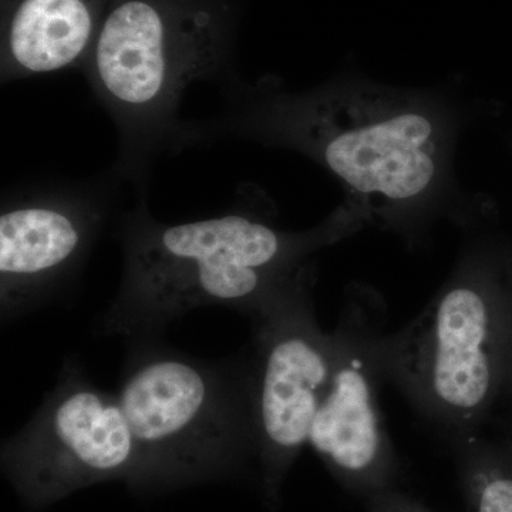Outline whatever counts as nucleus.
Wrapping results in <instances>:
<instances>
[{
  "label": "nucleus",
  "mask_w": 512,
  "mask_h": 512,
  "mask_svg": "<svg viewBox=\"0 0 512 512\" xmlns=\"http://www.w3.org/2000/svg\"><path fill=\"white\" fill-rule=\"evenodd\" d=\"M156 0H120L103 20L86 79L120 133L119 173L143 185L151 160L185 147V90L220 79L222 53L205 10L168 12Z\"/></svg>",
  "instance_id": "f257e3e1"
},
{
  "label": "nucleus",
  "mask_w": 512,
  "mask_h": 512,
  "mask_svg": "<svg viewBox=\"0 0 512 512\" xmlns=\"http://www.w3.org/2000/svg\"><path fill=\"white\" fill-rule=\"evenodd\" d=\"M143 204L124 220L123 285L111 328H150L207 305L255 313L286 291L272 286L288 251L274 228L237 212L161 224Z\"/></svg>",
  "instance_id": "f03ea898"
},
{
  "label": "nucleus",
  "mask_w": 512,
  "mask_h": 512,
  "mask_svg": "<svg viewBox=\"0 0 512 512\" xmlns=\"http://www.w3.org/2000/svg\"><path fill=\"white\" fill-rule=\"evenodd\" d=\"M151 487L201 480L234 466L254 447L251 410L210 367L174 353L138 360L117 396Z\"/></svg>",
  "instance_id": "7ed1b4c3"
},
{
  "label": "nucleus",
  "mask_w": 512,
  "mask_h": 512,
  "mask_svg": "<svg viewBox=\"0 0 512 512\" xmlns=\"http://www.w3.org/2000/svg\"><path fill=\"white\" fill-rule=\"evenodd\" d=\"M494 318L474 286L446 292L396 333L379 355L390 380L451 444L473 436L494 389Z\"/></svg>",
  "instance_id": "20e7f679"
},
{
  "label": "nucleus",
  "mask_w": 512,
  "mask_h": 512,
  "mask_svg": "<svg viewBox=\"0 0 512 512\" xmlns=\"http://www.w3.org/2000/svg\"><path fill=\"white\" fill-rule=\"evenodd\" d=\"M255 316L256 363L249 384L254 448L266 501L278 505L328 390L335 336L320 329L301 285L265 303Z\"/></svg>",
  "instance_id": "39448f33"
},
{
  "label": "nucleus",
  "mask_w": 512,
  "mask_h": 512,
  "mask_svg": "<svg viewBox=\"0 0 512 512\" xmlns=\"http://www.w3.org/2000/svg\"><path fill=\"white\" fill-rule=\"evenodd\" d=\"M3 464L33 507L103 481L151 487L146 460L119 399L79 376L66 377L32 423L6 444Z\"/></svg>",
  "instance_id": "423d86ee"
},
{
  "label": "nucleus",
  "mask_w": 512,
  "mask_h": 512,
  "mask_svg": "<svg viewBox=\"0 0 512 512\" xmlns=\"http://www.w3.org/2000/svg\"><path fill=\"white\" fill-rule=\"evenodd\" d=\"M383 319L362 306L340 318L332 377L308 440L333 478L363 500L396 488L400 473L379 404Z\"/></svg>",
  "instance_id": "0eeeda50"
},
{
  "label": "nucleus",
  "mask_w": 512,
  "mask_h": 512,
  "mask_svg": "<svg viewBox=\"0 0 512 512\" xmlns=\"http://www.w3.org/2000/svg\"><path fill=\"white\" fill-rule=\"evenodd\" d=\"M100 191L40 188L10 195L0 212V295L18 308L83 261L104 218Z\"/></svg>",
  "instance_id": "6e6552de"
},
{
  "label": "nucleus",
  "mask_w": 512,
  "mask_h": 512,
  "mask_svg": "<svg viewBox=\"0 0 512 512\" xmlns=\"http://www.w3.org/2000/svg\"><path fill=\"white\" fill-rule=\"evenodd\" d=\"M431 134L426 117L400 114L372 126L330 134L323 141L322 154L330 170L355 190L407 200L420 194L436 173L426 148Z\"/></svg>",
  "instance_id": "1a4fd4ad"
},
{
  "label": "nucleus",
  "mask_w": 512,
  "mask_h": 512,
  "mask_svg": "<svg viewBox=\"0 0 512 512\" xmlns=\"http://www.w3.org/2000/svg\"><path fill=\"white\" fill-rule=\"evenodd\" d=\"M94 35L92 0H13L3 33L2 83L83 67Z\"/></svg>",
  "instance_id": "9d476101"
},
{
  "label": "nucleus",
  "mask_w": 512,
  "mask_h": 512,
  "mask_svg": "<svg viewBox=\"0 0 512 512\" xmlns=\"http://www.w3.org/2000/svg\"><path fill=\"white\" fill-rule=\"evenodd\" d=\"M468 511L512 512V466L471 436L451 446Z\"/></svg>",
  "instance_id": "9b49d317"
},
{
  "label": "nucleus",
  "mask_w": 512,
  "mask_h": 512,
  "mask_svg": "<svg viewBox=\"0 0 512 512\" xmlns=\"http://www.w3.org/2000/svg\"><path fill=\"white\" fill-rule=\"evenodd\" d=\"M367 512H433L397 488L366 498Z\"/></svg>",
  "instance_id": "f8f14e48"
}]
</instances>
